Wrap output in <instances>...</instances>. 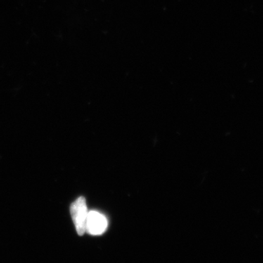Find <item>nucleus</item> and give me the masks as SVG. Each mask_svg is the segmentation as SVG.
Segmentation results:
<instances>
[{"mask_svg":"<svg viewBox=\"0 0 263 263\" xmlns=\"http://www.w3.org/2000/svg\"><path fill=\"white\" fill-rule=\"evenodd\" d=\"M108 228V220L103 214L98 212L88 213L86 221V232L90 235H100L103 234Z\"/></svg>","mask_w":263,"mask_h":263,"instance_id":"2","label":"nucleus"},{"mask_svg":"<svg viewBox=\"0 0 263 263\" xmlns=\"http://www.w3.org/2000/svg\"><path fill=\"white\" fill-rule=\"evenodd\" d=\"M87 206L84 197H79L70 206V214L75 224L76 231L79 235L86 232V221L88 217Z\"/></svg>","mask_w":263,"mask_h":263,"instance_id":"1","label":"nucleus"}]
</instances>
